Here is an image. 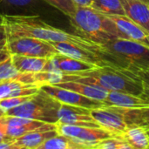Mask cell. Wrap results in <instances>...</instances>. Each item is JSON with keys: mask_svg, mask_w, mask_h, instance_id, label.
Returning <instances> with one entry per match:
<instances>
[{"mask_svg": "<svg viewBox=\"0 0 149 149\" xmlns=\"http://www.w3.org/2000/svg\"><path fill=\"white\" fill-rule=\"evenodd\" d=\"M3 24L6 28L8 38L32 37L49 42L69 43L102 56L111 66L127 69V65L122 60L107 52L103 45L82 38L76 33H70L54 27L39 17L3 16Z\"/></svg>", "mask_w": 149, "mask_h": 149, "instance_id": "6da1fadb", "label": "cell"}, {"mask_svg": "<svg viewBox=\"0 0 149 149\" xmlns=\"http://www.w3.org/2000/svg\"><path fill=\"white\" fill-rule=\"evenodd\" d=\"M77 81L98 85L109 92H121L141 96L143 84L132 71L110 65L97 66L76 73H62L61 82Z\"/></svg>", "mask_w": 149, "mask_h": 149, "instance_id": "7a4b0ae2", "label": "cell"}, {"mask_svg": "<svg viewBox=\"0 0 149 149\" xmlns=\"http://www.w3.org/2000/svg\"><path fill=\"white\" fill-rule=\"evenodd\" d=\"M69 22L74 33L101 45L120 38L112 19L91 6H78L74 15L69 17Z\"/></svg>", "mask_w": 149, "mask_h": 149, "instance_id": "3957f363", "label": "cell"}, {"mask_svg": "<svg viewBox=\"0 0 149 149\" xmlns=\"http://www.w3.org/2000/svg\"><path fill=\"white\" fill-rule=\"evenodd\" d=\"M60 105L58 100L40 88L29 100L8 110L4 114L56 124L58 121V112Z\"/></svg>", "mask_w": 149, "mask_h": 149, "instance_id": "277c9868", "label": "cell"}, {"mask_svg": "<svg viewBox=\"0 0 149 149\" xmlns=\"http://www.w3.org/2000/svg\"><path fill=\"white\" fill-rule=\"evenodd\" d=\"M103 47L122 60L127 70L149 69V46L137 41L126 38H115Z\"/></svg>", "mask_w": 149, "mask_h": 149, "instance_id": "5b68a950", "label": "cell"}, {"mask_svg": "<svg viewBox=\"0 0 149 149\" xmlns=\"http://www.w3.org/2000/svg\"><path fill=\"white\" fill-rule=\"evenodd\" d=\"M64 13L45 0H1L0 15L39 17L45 22L54 20ZM65 15V14H64Z\"/></svg>", "mask_w": 149, "mask_h": 149, "instance_id": "8992f818", "label": "cell"}, {"mask_svg": "<svg viewBox=\"0 0 149 149\" xmlns=\"http://www.w3.org/2000/svg\"><path fill=\"white\" fill-rule=\"evenodd\" d=\"M6 48L10 55L49 58L58 53L51 42L32 37H9Z\"/></svg>", "mask_w": 149, "mask_h": 149, "instance_id": "52a82bcc", "label": "cell"}, {"mask_svg": "<svg viewBox=\"0 0 149 149\" xmlns=\"http://www.w3.org/2000/svg\"><path fill=\"white\" fill-rule=\"evenodd\" d=\"M55 125L58 134L72 138L86 149L93 148L98 142L105 139L118 136L102 127H81L59 122H57Z\"/></svg>", "mask_w": 149, "mask_h": 149, "instance_id": "ba28073f", "label": "cell"}, {"mask_svg": "<svg viewBox=\"0 0 149 149\" xmlns=\"http://www.w3.org/2000/svg\"><path fill=\"white\" fill-rule=\"evenodd\" d=\"M40 88L47 94L51 95L52 97H53L54 99H56L63 104L85 107L87 109H94L106 106L105 103L102 101L87 98L79 93L55 85H42Z\"/></svg>", "mask_w": 149, "mask_h": 149, "instance_id": "9c48e42d", "label": "cell"}, {"mask_svg": "<svg viewBox=\"0 0 149 149\" xmlns=\"http://www.w3.org/2000/svg\"><path fill=\"white\" fill-rule=\"evenodd\" d=\"M90 110L91 109L85 107L61 103L58 112V122L81 127H101L100 125L92 117Z\"/></svg>", "mask_w": 149, "mask_h": 149, "instance_id": "30bf717a", "label": "cell"}, {"mask_svg": "<svg viewBox=\"0 0 149 149\" xmlns=\"http://www.w3.org/2000/svg\"><path fill=\"white\" fill-rule=\"evenodd\" d=\"M90 113L92 117L100 125L101 127L118 136H120V134L127 128V125L121 114L113 107L105 106L91 109Z\"/></svg>", "mask_w": 149, "mask_h": 149, "instance_id": "8fae6325", "label": "cell"}, {"mask_svg": "<svg viewBox=\"0 0 149 149\" xmlns=\"http://www.w3.org/2000/svg\"><path fill=\"white\" fill-rule=\"evenodd\" d=\"M108 17L116 25L120 38L134 40L148 45L149 33L144 28L134 23L126 15H110Z\"/></svg>", "mask_w": 149, "mask_h": 149, "instance_id": "7c38bea8", "label": "cell"}, {"mask_svg": "<svg viewBox=\"0 0 149 149\" xmlns=\"http://www.w3.org/2000/svg\"><path fill=\"white\" fill-rule=\"evenodd\" d=\"M0 121L5 125V134L11 139L19 138L29 132L40 128L45 124L43 121L36 120L17 116H10L6 114H3L2 117H0Z\"/></svg>", "mask_w": 149, "mask_h": 149, "instance_id": "4fadbf2b", "label": "cell"}, {"mask_svg": "<svg viewBox=\"0 0 149 149\" xmlns=\"http://www.w3.org/2000/svg\"><path fill=\"white\" fill-rule=\"evenodd\" d=\"M97 66L98 65L67 57L60 53H57L54 56L49 58L45 71L61 72L62 73H76Z\"/></svg>", "mask_w": 149, "mask_h": 149, "instance_id": "5bb4252c", "label": "cell"}, {"mask_svg": "<svg viewBox=\"0 0 149 149\" xmlns=\"http://www.w3.org/2000/svg\"><path fill=\"white\" fill-rule=\"evenodd\" d=\"M55 124L45 123L40 128L29 132L26 134L15 139L14 144L16 149H38L46 140L58 135Z\"/></svg>", "mask_w": 149, "mask_h": 149, "instance_id": "9a60e30c", "label": "cell"}, {"mask_svg": "<svg viewBox=\"0 0 149 149\" xmlns=\"http://www.w3.org/2000/svg\"><path fill=\"white\" fill-rule=\"evenodd\" d=\"M51 43L53 45V46L55 47V49L58 53L63 54L65 56L71 57L98 66L110 65L102 56L92 51L65 42H51Z\"/></svg>", "mask_w": 149, "mask_h": 149, "instance_id": "2e32d148", "label": "cell"}, {"mask_svg": "<svg viewBox=\"0 0 149 149\" xmlns=\"http://www.w3.org/2000/svg\"><path fill=\"white\" fill-rule=\"evenodd\" d=\"M125 15L149 33V5L138 0H120Z\"/></svg>", "mask_w": 149, "mask_h": 149, "instance_id": "e0dca14e", "label": "cell"}, {"mask_svg": "<svg viewBox=\"0 0 149 149\" xmlns=\"http://www.w3.org/2000/svg\"><path fill=\"white\" fill-rule=\"evenodd\" d=\"M55 86L69 89L72 91H74L76 93H79L87 98L102 101L104 102L106 99L107 98L109 94V91L107 89L93 84H86L82 82H77V81H63L57 84H54Z\"/></svg>", "mask_w": 149, "mask_h": 149, "instance_id": "ac0fdd59", "label": "cell"}, {"mask_svg": "<svg viewBox=\"0 0 149 149\" xmlns=\"http://www.w3.org/2000/svg\"><path fill=\"white\" fill-rule=\"evenodd\" d=\"M40 86L35 84H24L17 80L0 82V100L9 97L30 96L36 94Z\"/></svg>", "mask_w": 149, "mask_h": 149, "instance_id": "d6986e66", "label": "cell"}, {"mask_svg": "<svg viewBox=\"0 0 149 149\" xmlns=\"http://www.w3.org/2000/svg\"><path fill=\"white\" fill-rule=\"evenodd\" d=\"M10 58L15 68L22 73H36L45 71L49 59L47 58L23 56L17 54L10 55Z\"/></svg>", "mask_w": 149, "mask_h": 149, "instance_id": "ffe728a7", "label": "cell"}, {"mask_svg": "<svg viewBox=\"0 0 149 149\" xmlns=\"http://www.w3.org/2000/svg\"><path fill=\"white\" fill-rule=\"evenodd\" d=\"M113 107V106H110ZM118 113L121 114L127 127H149V107L145 108H125L113 107Z\"/></svg>", "mask_w": 149, "mask_h": 149, "instance_id": "44dd1931", "label": "cell"}, {"mask_svg": "<svg viewBox=\"0 0 149 149\" xmlns=\"http://www.w3.org/2000/svg\"><path fill=\"white\" fill-rule=\"evenodd\" d=\"M133 149L149 148V138L146 130L141 127L133 126L127 128L120 134Z\"/></svg>", "mask_w": 149, "mask_h": 149, "instance_id": "7402d4cb", "label": "cell"}, {"mask_svg": "<svg viewBox=\"0 0 149 149\" xmlns=\"http://www.w3.org/2000/svg\"><path fill=\"white\" fill-rule=\"evenodd\" d=\"M38 149H86L82 145L67 136L58 134L46 140Z\"/></svg>", "mask_w": 149, "mask_h": 149, "instance_id": "603a6c76", "label": "cell"}, {"mask_svg": "<svg viewBox=\"0 0 149 149\" xmlns=\"http://www.w3.org/2000/svg\"><path fill=\"white\" fill-rule=\"evenodd\" d=\"M92 8L105 15H125L120 0H93Z\"/></svg>", "mask_w": 149, "mask_h": 149, "instance_id": "cb8c5ba5", "label": "cell"}, {"mask_svg": "<svg viewBox=\"0 0 149 149\" xmlns=\"http://www.w3.org/2000/svg\"><path fill=\"white\" fill-rule=\"evenodd\" d=\"M22 72H19L12 64L10 56L5 60L0 62V82L7 80L20 81Z\"/></svg>", "mask_w": 149, "mask_h": 149, "instance_id": "d4e9b609", "label": "cell"}, {"mask_svg": "<svg viewBox=\"0 0 149 149\" xmlns=\"http://www.w3.org/2000/svg\"><path fill=\"white\" fill-rule=\"evenodd\" d=\"M93 148L95 149H133L132 147L120 136H115L105 139L98 142Z\"/></svg>", "mask_w": 149, "mask_h": 149, "instance_id": "484cf974", "label": "cell"}, {"mask_svg": "<svg viewBox=\"0 0 149 149\" xmlns=\"http://www.w3.org/2000/svg\"><path fill=\"white\" fill-rule=\"evenodd\" d=\"M61 12H63L68 18L72 17L77 10L78 5L73 0H45Z\"/></svg>", "mask_w": 149, "mask_h": 149, "instance_id": "4316f807", "label": "cell"}, {"mask_svg": "<svg viewBox=\"0 0 149 149\" xmlns=\"http://www.w3.org/2000/svg\"><path fill=\"white\" fill-rule=\"evenodd\" d=\"M33 95H30V96H17V97H9V98L2 99V100H0V110L5 113L8 110L11 109V108H14V107H17V106L24 103V102H26Z\"/></svg>", "mask_w": 149, "mask_h": 149, "instance_id": "83f0119b", "label": "cell"}, {"mask_svg": "<svg viewBox=\"0 0 149 149\" xmlns=\"http://www.w3.org/2000/svg\"><path fill=\"white\" fill-rule=\"evenodd\" d=\"M141 80L143 84V92L141 94V97H143L145 99L149 100V69H134L132 70Z\"/></svg>", "mask_w": 149, "mask_h": 149, "instance_id": "f1b7e54d", "label": "cell"}, {"mask_svg": "<svg viewBox=\"0 0 149 149\" xmlns=\"http://www.w3.org/2000/svg\"><path fill=\"white\" fill-rule=\"evenodd\" d=\"M8 41V34L6 28L3 23H0V47H6Z\"/></svg>", "mask_w": 149, "mask_h": 149, "instance_id": "f546056e", "label": "cell"}, {"mask_svg": "<svg viewBox=\"0 0 149 149\" xmlns=\"http://www.w3.org/2000/svg\"><path fill=\"white\" fill-rule=\"evenodd\" d=\"M10 56V53L6 47H0V62L5 60Z\"/></svg>", "mask_w": 149, "mask_h": 149, "instance_id": "4dcf8cb0", "label": "cell"}, {"mask_svg": "<svg viewBox=\"0 0 149 149\" xmlns=\"http://www.w3.org/2000/svg\"><path fill=\"white\" fill-rule=\"evenodd\" d=\"M73 1L78 6H81V7H90L92 6V3L93 2V0H73Z\"/></svg>", "mask_w": 149, "mask_h": 149, "instance_id": "1f68e13d", "label": "cell"}, {"mask_svg": "<svg viewBox=\"0 0 149 149\" xmlns=\"http://www.w3.org/2000/svg\"><path fill=\"white\" fill-rule=\"evenodd\" d=\"M145 130H146V132H147V134H148V138H149V127H146V128H144Z\"/></svg>", "mask_w": 149, "mask_h": 149, "instance_id": "d6a6232c", "label": "cell"}, {"mask_svg": "<svg viewBox=\"0 0 149 149\" xmlns=\"http://www.w3.org/2000/svg\"><path fill=\"white\" fill-rule=\"evenodd\" d=\"M3 114H4V113H3V112H2V111L0 110V117H2Z\"/></svg>", "mask_w": 149, "mask_h": 149, "instance_id": "836d02e7", "label": "cell"}, {"mask_svg": "<svg viewBox=\"0 0 149 149\" xmlns=\"http://www.w3.org/2000/svg\"><path fill=\"white\" fill-rule=\"evenodd\" d=\"M138 1H141V2H144V3H148V0H138Z\"/></svg>", "mask_w": 149, "mask_h": 149, "instance_id": "e575fe53", "label": "cell"}, {"mask_svg": "<svg viewBox=\"0 0 149 149\" xmlns=\"http://www.w3.org/2000/svg\"><path fill=\"white\" fill-rule=\"evenodd\" d=\"M148 45L149 46V37H148Z\"/></svg>", "mask_w": 149, "mask_h": 149, "instance_id": "d590c367", "label": "cell"}, {"mask_svg": "<svg viewBox=\"0 0 149 149\" xmlns=\"http://www.w3.org/2000/svg\"><path fill=\"white\" fill-rule=\"evenodd\" d=\"M148 4L149 5V0H148Z\"/></svg>", "mask_w": 149, "mask_h": 149, "instance_id": "8d00e7d4", "label": "cell"}, {"mask_svg": "<svg viewBox=\"0 0 149 149\" xmlns=\"http://www.w3.org/2000/svg\"><path fill=\"white\" fill-rule=\"evenodd\" d=\"M0 1H1V0H0Z\"/></svg>", "mask_w": 149, "mask_h": 149, "instance_id": "74e56055", "label": "cell"}]
</instances>
